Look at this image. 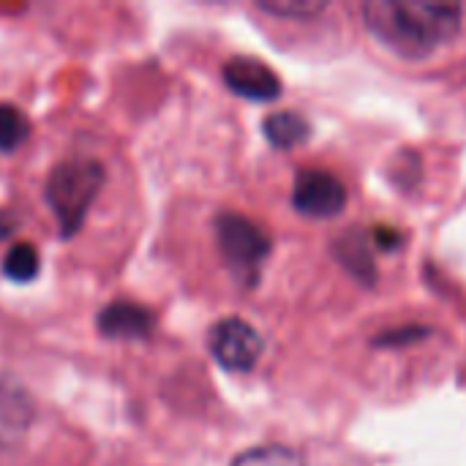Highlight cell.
Listing matches in <instances>:
<instances>
[{"instance_id": "obj_14", "label": "cell", "mask_w": 466, "mask_h": 466, "mask_svg": "<svg viewBox=\"0 0 466 466\" xmlns=\"http://www.w3.org/2000/svg\"><path fill=\"white\" fill-rule=\"evenodd\" d=\"M257 8L273 16H284V19H311L322 14L328 3L325 0H262L257 3Z\"/></svg>"}, {"instance_id": "obj_2", "label": "cell", "mask_w": 466, "mask_h": 466, "mask_svg": "<svg viewBox=\"0 0 466 466\" xmlns=\"http://www.w3.org/2000/svg\"><path fill=\"white\" fill-rule=\"evenodd\" d=\"M104 186H106V167L96 156L76 153V156L60 158L49 169L41 186V197L57 221L60 238L71 240L82 232L87 213L98 202Z\"/></svg>"}, {"instance_id": "obj_1", "label": "cell", "mask_w": 466, "mask_h": 466, "mask_svg": "<svg viewBox=\"0 0 466 466\" xmlns=\"http://www.w3.org/2000/svg\"><path fill=\"white\" fill-rule=\"evenodd\" d=\"M464 8L459 3L431 0H369L363 22L369 33L404 60H426L448 46L461 30Z\"/></svg>"}, {"instance_id": "obj_12", "label": "cell", "mask_w": 466, "mask_h": 466, "mask_svg": "<svg viewBox=\"0 0 466 466\" xmlns=\"http://www.w3.org/2000/svg\"><path fill=\"white\" fill-rule=\"evenodd\" d=\"M232 466H306L303 456L287 445H259L251 451H243Z\"/></svg>"}, {"instance_id": "obj_7", "label": "cell", "mask_w": 466, "mask_h": 466, "mask_svg": "<svg viewBox=\"0 0 466 466\" xmlns=\"http://www.w3.org/2000/svg\"><path fill=\"white\" fill-rule=\"evenodd\" d=\"M98 333L104 339H115V341H134V339H147L156 328V317L150 309L139 306V303H128V300H115L109 303L98 319Z\"/></svg>"}, {"instance_id": "obj_11", "label": "cell", "mask_w": 466, "mask_h": 466, "mask_svg": "<svg viewBox=\"0 0 466 466\" xmlns=\"http://www.w3.org/2000/svg\"><path fill=\"white\" fill-rule=\"evenodd\" d=\"M38 270H41V259L33 243H14L3 257V276L16 284L33 281Z\"/></svg>"}, {"instance_id": "obj_3", "label": "cell", "mask_w": 466, "mask_h": 466, "mask_svg": "<svg viewBox=\"0 0 466 466\" xmlns=\"http://www.w3.org/2000/svg\"><path fill=\"white\" fill-rule=\"evenodd\" d=\"M213 229H216V246H218L224 265L232 270V276L240 284L254 287L259 279V268L265 257L270 254L268 232L251 218L238 216V213H221Z\"/></svg>"}, {"instance_id": "obj_10", "label": "cell", "mask_w": 466, "mask_h": 466, "mask_svg": "<svg viewBox=\"0 0 466 466\" xmlns=\"http://www.w3.org/2000/svg\"><path fill=\"white\" fill-rule=\"evenodd\" d=\"M265 139L279 150L300 147L311 139V123L300 112H270L262 120Z\"/></svg>"}, {"instance_id": "obj_13", "label": "cell", "mask_w": 466, "mask_h": 466, "mask_svg": "<svg viewBox=\"0 0 466 466\" xmlns=\"http://www.w3.org/2000/svg\"><path fill=\"white\" fill-rule=\"evenodd\" d=\"M30 134L27 115L14 104H0V153H14Z\"/></svg>"}, {"instance_id": "obj_15", "label": "cell", "mask_w": 466, "mask_h": 466, "mask_svg": "<svg viewBox=\"0 0 466 466\" xmlns=\"http://www.w3.org/2000/svg\"><path fill=\"white\" fill-rule=\"evenodd\" d=\"M429 336V328H420V325H404V328H393V330H385L382 336L374 339V347H407V344H415L420 339Z\"/></svg>"}, {"instance_id": "obj_8", "label": "cell", "mask_w": 466, "mask_h": 466, "mask_svg": "<svg viewBox=\"0 0 466 466\" xmlns=\"http://www.w3.org/2000/svg\"><path fill=\"white\" fill-rule=\"evenodd\" d=\"M30 396L5 374H0V451L16 445L33 423Z\"/></svg>"}, {"instance_id": "obj_17", "label": "cell", "mask_w": 466, "mask_h": 466, "mask_svg": "<svg viewBox=\"0 0 466 466\" xmlns=\"http://www.w3.org/2000/svg\"><path fill=\"white\" fill-rule=\"evenodd\" d=\"M14 229H16V216L11 210H0V240L11 238Z\"/></svg>"}, {"instance_id": "obj_16", "label": "cell", "mask_w": 466, "mask_h": 466, "mask_svg": "<svg viewBox=\"0 0 466 466\" xmlns=\"http://www.w3.org/2000/svg\"><path fill=\"white\" fill-rule=\"evenodd\" d=\"M371 240H374L377 246L393 251V248L401 246V232H396V229H390V227H377V229L371 232Z\"/></svg>"}, {"instance_id": "obj_6", "label": "cell", "mask_w": 466, "mask_h": 466, "mask_svg": "<svg viewBox=\"0 0 466 466\" xmlns=\"http://www.w3.org/2000/svg\"><path fill=\"white\" fill-rule=\"evenodd\" d=\"M224 82L232 93L248 101H276L281 96L279 74L259 57L238 55L224 63Z\"/></svg>"}, {"instance_id": "obj_5", "label": "cell", "mask_w": 466, "mask_h": 466, "mask_svg": "<svg viewBox=\"0 0 466 466\" xmlns=\"http://www.w3.org/2000/svg\"><path fill=\"white\" fill-rule=\"evenodd\" d=\"M292 205L309 218H336L347 208V188L325 169H303L292 188Z\"/></svg>"}, {"instance_id": "obj_4", "label": "cell", "mask_w": 466, "mask_h": 466, "mask_svg": "<svg viewBox=\"0 0 466 466\" xmlns=\"http://www.w3.org/2000/svg\"><path fill=\"white\" fill-rule=\"evenodd\" d=\"M208 350L221 369H227L232 374H246L259 363V358L265 352V341L257 333V328L248 325L246 319L227 317L210 328Z\"/></svg>"}, {"instance_id": "obj_9", "label": "cell", "mask_w": 466, "mask_h": 466, "mask_svg": "<svg viewBox=\"0 0 466 466\" xmlns=\"http://www.w3.org/2000/svg\"><path fill=\"white\" fill-rule=\"evenodd\" d=\"M333 254L360 284L371 287L377 281V265H374V254H371V235H366L363 229L352 227V229L341 232L333 240Z\"/></svg>"}]
</instances>
